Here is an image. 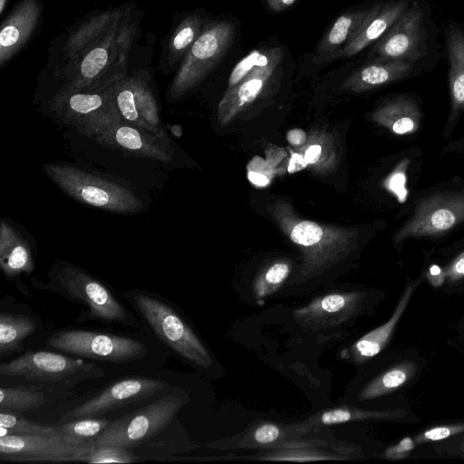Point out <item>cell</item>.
<instances>
[{"instance_id":"cell-43","label":"cell","mask_w":464,"mask_h":464,"mask_svg":"<svg viewBox=\"0 0 464 464\" xmlns=\"http://www.w3.org/2000/svg\"><path fill=\"white\" fill-rule=\"evenodd\" d=\"M307 165L304 155L294 153L290 158L287 171L289 173H295L304 169Z\"/></svg>"},{"instance_id":"cell-42","label":"cell","mask_w":464,"mask_h":464,"mask_svg":"<svg viewBox=\"0 0 464 464\" xmlns=\"http://www.w3.org/2000/svg\"><path fill=\"white\" fill-rule=\"evenodd\" d=\"M323 154V147L314 143L308 146L305 150L304 157L308 165H314L319 161Z\"/></svg>"},{"instance_id":"cell-31","label":"cell","mask_w":464,"mask_h":464,"mask_svg":"<svg viewBox=\"0 0 464 464\" xmlns=\"http://www.w3.org/2000/svg\"><path fill=\"white\" fill-rule=\"evenodd\" d=\"M35 324L23 314H0V355H9L22 348L24 339L34 333Z\"/></svg>"},{"instance_id":"cell-10","label":"cell","mask_w":464,"mask_h":464,"mask_svg":"<svg viewBox=\"0 0 464 464\" xmlns=\"http://www.w3.org/2000/svg\"><path fill=\"white\" fill-rule=\"evenodd\" d=\"M46 344L55 350L109 362H129L143 358L147 346L135 339L96 332H57Z\"/></svg>"},{"instance_id":"cell-26","label":"cell","mask_w":464,"mask_h":464,"mask_svg":"<svg viewBox=\"0 0 464 464\" xmlns=\"http://www.w3.org/2000/svg\"><path fill=\"white\" fill-rule=\"evenodd\" d=\"M408 9V2L397 0L382 4L377 13L370 19L362 31L347 45L337 51L330 61L348 58L378 41Z\"/></svg>"},{"instance_id":"cell-45","label":"cell","mask_w":464,"mask_h":464,"mask_svg":"<svg viewBox=\"0 0 464 464\" xmlns=\"http://www.w3.org/2000/svg\"><path fill=\"white\" fill-rule=\"evenodd\" d=\"M297 0H266L268 8L274 12H283L292 6Z\"/></svg>"},{"instance_id":"cell-16","label":"cell","mask_w":464,"mask_h":464,"mask_svg":"<svg viewBox=\"0 0 464 464\" xmlns=\"http://www.w3.org/2000/svg\"><path fill=\"white\" fill-rule=\"evenodd\" d=\"M89 448L72 444L63 438L57 437L20 435L0 437L2 460L81 461Z\"/></svg>"},{"instance_id":"cell-34","label":"cell","mask_w":464,"mask_h":464,"mask_svg":"<svg viewBox=\"0 0 464 464\" xmlns=\"http://www.w3.org/2000/svg\"><path fill=\"white\" fill-rule=\"evenodd\" d=\"M291 273L287 262L273 263L264 269L255 279L253 295L258 304H263L266 298L276 293L286 281Z\"/></svg>"},{"instance_id":"cell-4","label":"cell","mask_w":464,"mask_h":464,"mask_svg":"<svg viewBox=\"0 0 464 464\" xmlns=\"http://www.w3.org/2000/svg\"><path fill=\"white\" fill-rule=\"evenodd\" d=\"M235 36L236 26L232 22H208L179 65L167 88V100L176 102L198 86L220 63Z\"/></svg>"},{"instance_id":"cell-39","label":"cell","mask_w":464,"mask_h":464,"mask_svg":"<svg viewBox=\"0 0 464 464\" xmlns=\"http://www.w3.org/2000/svg\"><path fill=\"white\" fill-rule=\"evenodd\" d=\"M464 431V424H454L446 426H438L431 428L421 435L417 436L416 441L418 443H424L428 441H437L444 440L448 437L457 435Z\"/></svg>"},{"instance_id":"cell-3","label":"cell","mask_w":464,"mask_h":464,"mask_svg":"<svg viewBox=\"0 0 464 464\" xmlns=\"http://www.w3.org/2000/svg\"><path fill=\"white\" fill-rule=\"evenodd\" d=\"M43 171L63 193L82 204L121 215L143 208L140 198L122 181L67 162L44 164Z\"/></svg>"},{"instance_id":"cell-5","label":"cell","mask_w":464,"mask_h":464,"mask_svg":"<svg viewBox=\"0 0 464 464\" xmlns=\"http://www.w3.org/2000/svg\"><path fill=\"white\" fill-rule=\"evenodd\" d=\"M53 290L88 307L92 317L108 322L127 320L126 309L110 290L81 267L58 260L49 271Z\"/></svg>"},{"instance_id":"cell-35","label":"cell","mask_w":464,"mask_h":464,"mask_svg":"<svg viewBox=\"0 0 464 464\" xmlns=\"http://www.w3.org/2000/svg\"><path fill=\"white\" fill-rule=\"evenodd\" d=\"M5 435L63 438L54 430L53 425L46 426L38 424L23 417H18L14 414H12L8 412V411L1 410L0 437Z\"/></svg>"},{"instance_id":"cell-17","label":"cell","mask_w":464,"mask_h":464,"mask_svg":"<svg viewBox=\"0 0 464 464\" xmlns=\"http://www.w3.org/2000/svg\"><path fill=\"white\" fill-rule=\"evenodd\" d=\"M168 382L151 378H130L120 381L107 388L98 396L68 411L61 421L92 418L118 409L130 402L146 399L165 389Z\"/></svg>"},{"instance_id":"cell-19","label":"cell","mask_w":464,"mask_h":464,"mask_svg":"<svg viewBox=\"0 0 464 464\" xmlns=\"http://www.w3.org/2000/svg\"><path fill=\"white\" fill-rule=\"evenodd\" d=\"M43 0H19L1 23L0 68L3 69L30 41L38 28Z\"/></svg>"},{"instance_id":"cell-40","label":"cell","mask_w":464,"mask_h":464,"mask_svg":"<svg viewBox=\"0 0 464 464\" xmlns=\"http://www.w3.org/2000/svg\"><path fill=\"white\" fill-rule=\"evenodd\" d=\"M414 447L413 441L407 437L401 440L397 445L389 448L385 451V457L389 459H399L407 456V452Z\"/></svg>"},{"instance_id":"cell-9","label":"cell","mask_w":464,"mask_h":464,"mask_svg":"<svg viewBox=\"0 0 464 464\" xmlns=\"http://www.w3.org/2000/svg\"><path fill=\"white\" fill-rule=\"evenodd\" d=\"M181 398L169 395L134 412L119 418L97 437L94 445L130 448L165 430L183 407Z\"/></svg>"},{"instance_id":"cell-23","label":"cell","mask_w":464,"mask_h":464,"mask_svg":"<svg viewBox=\"0 0 464 464\" xmlns=\"http://www.w3.org/2000/svg\"><path fill=\"white\" fill-rule=\"evenodd\" d=\"M294 440L288 424L269 420H256L242 433L208 444L220 450H275L282 449L285 440Z\"/></svg>"},{"instance_id":"cell-38","label":"cell","mask_w":464,"mask_h":464,"mask_svg":"<svg viewBox=\"0 0 464 464\" xmlns=\"http://www.w3.org/2000/svg\"><path fill=\"white\" fill-rule=\"evenodd\" d=\"M266 49L264 51L254 50L243 58L233 69L228 80V87L236 85L240 82L256 64L265 57Z\"/></svg>"},{"instance_id":"cell-12","label":"cell","mask_w":464,"mask_h":464,"mask_svg":"<svg viewBox=\"0 0 464 464\" xmlns=\"http://www.w3.org/2000/svg\"><path fill=\"white\" fill-rule=\"evenodd\" d=\"M464 222V192L439 193L420 199L411 218L396 232L401 244L416 237L442 235Z\"/></svg>"},{"instance_id":"cell-8","label":"cell","mask_w":464,"mask_h":464,"mask_svg":"<svg viewBox=\"0 0 464 464\" xmlns=\"http://www.w3.org/2000/svg\"><path fill=\"white\" fill-rule=\"evenodd\" d=\"M106 91L121 121L151 132L163 130L153 78L148 71L130 69Z\"/></svg>"},{"instance_id":"cell-15","label":"cell","mask_w":464,"mask_h":464,"mask_svg":"<svg viewBox=\"0 0 464 464\" xmlns=\"http://www.w3.org/2000/svg\"><path fill=\"white\" fill-rule=\"evenodd\" d=\"M365 297L366 295L360 291L329 293L295 309L293 318L307 330L337 327L359 314Z\"/></svg>"},{"instance_id":"cell-46","label":"cell","mask_w":464,"mask_h":464,"mask_svg":"<svg viewBox=\"0 0 464 464\" xmlns=\"http://www.w3.org/2000/svg\"><path fill=\"white\" fill-rule=\"evenodd\" d=\"M248 179L253 184L257 186H266L269 183L267 177L257 171L249 170Z\"/></svg>"},{"instance_id":"cell-25","label":"cell","mask_w":464,"mask_h":464,"mask_svg":"<svg viewBox=\"0 0 464 464\" xmlns=\"http://www.w3.org/2000/svg\"><path fill=\"white\" fill-rule=\"evenodd\" d=\"M415 287L416 284L409 285L392 317L385 324L362 335L349 348L343 350L341 356L353 363L361 364L377 355L390 340Z\"/></svg>"},{"instance_id":"cell-27","label":"cell","mask_w":464,"mask_h":464,"mask_svg":"<svg viewBox=\"0 0 464 464\" xmlns=\"http://www.w3.org/2000/svg\"><path fill=\"white\" fill-rule=\"evenodd\" d=\"M411 69L412 63L406 61L370 62L353 72L343 87L357 92L369 91L405 77Z\"/></svg>"},{"instance_id":"cell-47","label":"cell","mask_w":464,"mask_h":464,"mask_svg":"<svg viewBox=\"0 0 464 464\" xmlns=\"http://www.w3.org/2000/svg\"><path fill=\"white\" fill-rule=\"evenodd\" d=\"M9 0H0V14L3 15L7 7Z\"/></svg>"},{"instance_id":"cell-36","label":"cell","mask_w":464,"mask_h":464,"mask_svg":"<svg viewBox=\"0 0 464 464\" xmlns=\"http://www.w3.org/2000/svg\"><path fill=\"white\" fill-rule=\"evenodd\" d=\"M44 395L24 388L2 387L0 389V410L26 411L40 407Z\"/></svg>"},{"instance_id":"cell-14","label":"cell","mask_w":464,"mask_h":464,"mask_svg":"<svg viewBox=\"0 0 464 464\" xmlns=\"http://www.w3.org/2000/svg\"><path fill=\"white\" fill-rule=\"evenodd\" d=\"M426 54L423 12L414 4L397 19L372 49L370 62L413 63Z\"/></svg>"},{"instance_id":"cell-2","label":"cell","mask_w":464,"mask_h":464,"mask_svg":"<svg viewBox=\"0 0 464 464\" xmlns=\"http://www.w3.org/2000/svg\"><path fill=\"white\" fill-rule=\"evenodd\" d=\"M271 213L302 252L303 263L297 283H304L324 275L345 258L356 246V234L353 230L300 219L286 204L274 205Z\"/></svg>"},{"instance_id":"cell-30","label":"cell","mask_w":464,"mask_h":464,"mask_svg":"<svg viewBox=\"0 0 464 464\" xmlns=\"http://www.w3.org/2000/svg\"><path fill=\"white\" fill-rule=\"evenodd\" d=\"M244 459L269 461L311 462L319 460H345L349 456L343 452L328 451L323 447H297L268 450Z\"/></svg>"},{"instance_id":"cell-11","label":"cell","mask_w":464,"mask_h":464,"mask_svg":"<svg viewBox=\"0 0 464 464\" xmlns=\"http://www.w3.org/2000/svg\"><path fill=\"white\" fill-rule=\"evenodd\" d=\"M0 374L27 380L60 382L99 378L104 374L97 364L50 352H27L0 365Z\"/></svg>"},{"instance_id":"cell-1","label":"cell","mask_w":464,"mask_h":464,"mask_svg":"<svg viewBox=\"0 0 464 464\" xmlns=\"http://www.w3.org/2000/svg\"><path fill=\"white\" fill-rule=\"evenodd\" d=\"M145 12L134 2L92 9L49 44L37 78L43 102L72 92L102 91L130 70Z\"/></svg>"},{"instance_id":"cell-29","label":"cell","mask_w":464,"mask_h":464,"mask_svg":"<svg viewBox=\"0 0 464 464\" xmlns=\"http://www.w3.org/2000/svg\"><path fill=\"white\" fill-rule=\"evenodd\" d=\"M450 61L449 85L451 114L456 117L464 110V31L451 27L447 37Z\"/></svg>"},{"instance_id":"cell-33","label":"cell","mask_w":464,"mask_h":464,"mask_svg":"<svg viewBox=\"0 0 464 464\" xmlns=\"http://www.w3.org/2000/svg\"><path fill=\"white\" fill-rule=\"evenodd\" d=\"M111 420L102 419L83 418L65 421L60 425H53L54 430L69 442L91 447L97 437L107 428Z\"/></svg>"},{"instance_id":"cell-41","label":"cell","mask_w":464,"mask_h":464,"mask_svg":"<svg viewBox=\"0 0 464 464\" xmlns=\"http://www.w3.org/2000/svg\"><path fill=\"white\" fill-rule=\"evenodd\" d=\"M445 276L455 281L464 277V251L445 269Z\"/></svg>"},{"instance_id":"cell-20","label":"cell","mask_w":464,"mask_h":464,"mask_svg":"<svg viewBox=\"0 0 464 464\" xmlns=\"http://www.w3.org/2000/svg\"><path fill=\"white\" fill-rule=\"evenodd\" d=\"M207 24L204 14L198 11L183 14L179 19L175 16L159 59V68L163 73H169L180 64Z\"/></svg>"},{"instance_id":"cell-21","label":"cell","mask_w":464,"mask_h":464,"mask_svg":"<svg viewBox=\"0 0 464 464\" xmlns=\"http://www.w3.org/2000/svg\"><path fill=\"white\" fill-rule=\"evenodd\" d=\"M381 5L356 9L338 16L318 42L313 52L312 61L315 63L329 62L332 55L347 45L362 31L380 9Z\"/></svg>"},{"instance_id":"cell-18","label":"cell","mask_w":464,"mask_h":464,"mask_svg":"<svg viewBox=\"0 0 464 464\" xmlns=\"http://www.w3.org/2000/svg\"><path fill=\"white\" fill-rule=\"evenodd\" d=\"M284 55L285 52L280 47L266 49L262 61L236 85L227 88L218 104V119L220 124L230 121L261 94Z\"/></svg>"},{"instance_id":"cell-37","label":"cell","mask_w":464,"mask_h":464,"mask_svg":"<svg viewBox=\"0 0 464 464\" xmlns=\"http://www.w3.org/2000/svg\"><path fill=\"white\" fill-rule=\"evenodd\" d=\"M136 460V456L125 448L113 445H92L81 461L88 463H130Z\"/></svg>"},{"instance_id":"cell-24","label":"cell","mask_w":464,"mask_h":464,"mask_svg":"<svg viewBox=\"0 0 464 464\" xmlns=\"http://www.w3.org/2000/svg\"><path fill=\"white\" fill-rule=\"evenodd\" d=\"M403 414L404 411L401 410L375 411L344 405L320 411L304 420L291 423L288 426L293 438L300 439L308 432L324 426L367 420L396 419Z\"/></svg>"},{"instance_id":"cell-32","label":"cell","mask_w":464,"mask_h":464,"mask_svg":"<svg viewBox=\"0 0 464 464\" xmlns=\"http://www.w3.org/2000/svg\"><path fill=\"white\" fill-rule=\"evenodd\" d=\"M415 369L414 363L407 362L386 371L360 391L358 400H372L394 392L410 379Z\"/></svg>"},{"instance_id":"cell-48","label":"cell","mask_w":464,"mask_h":464,"mask_svg":"<svg viewBox=\"0 0 464 464\" xmlns=\"http://www.w3.org/2000/svg\"><path fill=\"white\" fill-rule=\"evenodd\" d=\"M459 454L461 456H464V440L462 441V443L460 444V446L459 448Z\"/></svg>"},{"instance_id":"cell-6","label":"cell","mask_w":464,"mask_h":464,"mask_svg":"<svg viewBox=\"0 0 464 464\" xmlns=\"http://www.w3.org/2000/svg\"><path fill=\"white\" fill-rule=\"evenodd\" d=\"M131 300L163 343L201 368L212 366L213 360L207 347L170 306L140 293L131 295Z\"/></svg>"},{"instance_id":"cell-28","label":"cell","mask_w":464,"mask_h":464,"mask_svg":"<svg viewBox=\"0 0 464 464\" xmlns=\"http://www.w3.org/2000/svg\"><path fill=\"white\" fill-rule=\"evenodd\" d=\"M372 120L395 135H409L419 130L421 112L412 99L399 96L380 106L372 113Z\"/></svg>"},{"instance_id":"cell-13","label":"cell","mask_w":464,"mask_h":464,"mask_svg":"<svg viewBox=\"0 0 464 464\" xmlns=\"http://www.w3.org/2000/svg\"><path fill=\"white\" fill-rule=\"evenodd\" d=\"M92 139L102 146L131 156L165 164L174 159V146L164 130L151 132L121 119L104 127Z\"/></svg>"},{"instance_id":"cell-7","label":"cell","mask_w":464,"mask_h":464,"mask_svg":"<svg viewBox=\"0 0 464 464\" xmlns=\"http://www.w3.org/2000/svg\"><path fill=\"white\" fill-rule=\"evenodd\" d=\"M44 111L58 123L92 139L104 127L121 119L106 89L56 95L44 102Z\"/></svg>"},{"instance_id":"cell-44","label":"cell","mask_w":464,"mask_h":464,"mask_svg":"<svg viewBox=\"0 0 464 464\" xmlns=\"http://www.w3.org/2000/svg\"><path fill=\"white\" fill-rule=\"evenodd\" d=\"M286 139L292 145L299 146L305 142L306 133L301 129H293L287 132Z\"/></svg>"},{"instance_id":"cell-22","label":"cell","mask_w":464,"mask_h":464,"mask_svg":"<svg viewBox=\"0 0 464 464\" xmlns=\"http://www.w3.org/2000/svg\"><path fill=\"white\" fill-rule=\"evenodd\" d=\"M0 266L7 277L34 269L30 237L10 218H2L0 223Z\"/></svg>"}]
</instances>
